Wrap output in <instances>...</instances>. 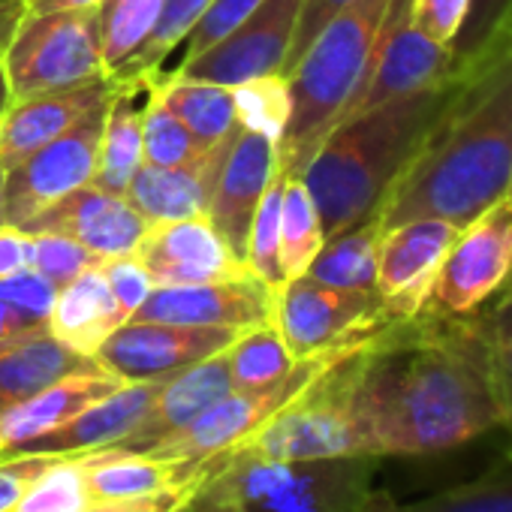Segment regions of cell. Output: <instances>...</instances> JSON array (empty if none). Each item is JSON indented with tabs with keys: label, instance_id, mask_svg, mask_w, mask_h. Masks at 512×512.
Listing matches in <instances>:
<instances>
[{
	"label": "cell",
	"instance_id": "74e56055",
	"mask_svg": "<svg viewBox=\"0 0 512 512\" xmlns=\"http://www.w3.org/2000/svg\"><path fill=\"white\" fill-rule=\"evenodd\" d=\"M235 115L244 130L263 133L275 145L281 142L290 115H293V97H290V79L275 73L263 79H250L244 85L232 88Z\"/></svg>",
	"mask_w": 512,
	"mask_h": 512
},
{
	"label": "cell",
	"instance_id": "f907efd6",
	"mask_svg": "<svg viewBox=\"0 0 512 512\" xmlns=\"http://www.w3.org/2000/svg\"><path fill=\"white\" fill-rule=\"evenodd\" d=\"M34 263V235L19 226L0 223V278L31 269Z\"/></svg>",
	"mask_w": 512,
	"mask_h": 512
},
{
	"label": "cell",
	"instance_id": "e575fe53",
	"mask_svg": "<svg viewBox=\"0 0 512 512\" xmlns=\"http://www.w3.org/2000/svg\"><path fill=\"white\" fill-rule=\"evenodd\" d=\"M226 362H229L232 389H247L284 377L296 365V356L284 344L278 326L263 323L238 332V338L226 347Z\"/></svg>",
	"mask_w": 512,
	"mask_h": 512
},
{
	"label": "cell",
	"instance_id": "30bf717a",
	"mask_svg": "<svg viewBox=\"0 0 512 512\" xmlns=\"http://www.w3.org/2000/svg\"><path fill=\"white\" fill-rule=\"evenodd\" d=\"M512 266V196H500L461 226L422 311L467 317L488 305Z\"/></svg>",
	"mask_w": 512,
	"mask_h": 512
},
{
	"label": "cell",
	"instance_id": "d6a6232c",
	"mask_svg": "<svg viewBox=\"0 0 512 512\" xmlns=\"http://www.w3.org/2000/svg\"><path fill=\"white\" fill-rule=\"evenodd\" d=\"M401 512H512V446L479 476L404 503Z\"/></svg>",
	"mask_w": 512,
	"mask_h": 512
},
{
	"label": "cell",
	"instance_id": "816d5d0a",
	"mask_svg": "<svg viewBox=\"0 0 512 512\" xmlns=\"http://www.w3.org/2000/svg\"><path fill=\"white\" fill-rule=\"evenodd\" d=\"M37 329H46V326H34V323H28L22 314H16L10 305L0 302V344L16 341V338H22V335H31V332H37Z\"/></svg>",
	"mask_w": 512,
	"mask_h": 512
},
{
	"label": "cell",
	"instance_id": "4fadbf2b",
	"mask_svg": "<svg viewBox=\"0 0 512 512\" xmlns=\"http://www.w3.org/2000/svg\"><path fill=\"white\" fill-rule=\"evenodd\" d=\"M235 338V329L127 320L103 341L94 359L124 383H148L223 353Z\"/></svg>",
	"mask_w": 512,
	"mask_h": 512
},
{
	"label": "cell",
	"instance_id": "4316f807",
	"mask_svg": "<svg viewBox=\"0 0 512 512\" xmlns=\"http://www.w3.org/2000/svg\"><path fill=\"white\" fill-rule=\"evenodd\" d=\"M118 82V79H115ZM148 100V79L118 82L115 97L106 106L100 154L91 184L124 196L136 169L142 166V115Z\"/></svg>",
	"mask_w": 512,
	"mask_h": 512
},
{
	"label": "cell",
	"instance_id": "91938a15",
	"mask_svg": "<svg viewBox=\"0 0 512 512\" xmlns=\"http://www.w3.org/2000/svg\"><path fill=\"white\" fill-rule=\"evenodd\" d=\"M187 512H205V509H187Z\"/></svg>",
	"mask_w": 512,
	"mask_h": 512
},
{
	"label": "cell",
	"instance_id": "836d02e7",
	"mask_svg": "<svg viewBox=\"0 0 512 512\" xmlns=\"http://www.w3.org/2000/svg\"><path fill=\"white\" fill-rule=\"evenodd\" d=\"M214 0H163L160 16L145 37V43L136 49V55L112 73L118 82H136V79H151L163 70L166 58L187 40V34L196 28V22L205 16V10Z\"/></svg>",
	"mask_w": 512,
	"mask_h": 512
},
{
	"label": "cell",
	"instance_id": "484cf974",
	"mask_svg": "<svg viewBox=\"0 0 512 512\" xmlns=\"http://www.w3.org/2000/svg\"><path fill=\"white\" fill-rule=\"evenodd\" d=\"M94 365L97 359L64 347L49 329L0 344V413L34 398L55 380Z\"/></svg>",
	"mask_w": 512,
	"mask_h": 512
},
{
	"label": "cell",
	"instance_id": "52a82bcc",
	"mask_svg": "<svg viewBox=\"0 0 512 512\" xmlns=\"http://www.w3.org/2000/svg\"><path fill=\"white\" fill-rule=\"evenodd\" d=\"M353 350L338 356L317 380H311L287 407H281L263 428H256L235 449L272 461L365 455L350 404Z\"/></svg>",
	"mask_w": 512,
	"mask_h": 512
},
{
	"label": "cell",
	"instance_id": "1f68e13d",
	"mask_svg": "<svg viewBox=\"0 0 512 512\" xmlns=\"http://www.w3.org/2000/svg\"><path fill=\"white\" fill-rule=\"evenodd\" d=\"M326 232L320 220V208L302 175H287L281 196V272L284 281L305 275L314 256L323 250Z\"/></svg>",
	"mask_w": 512,
	"mask_h": 512
},
{
	"label": "cell",
	"instance_id": "44dd1931",
	"mask_svg": "<svg viewBox=\"0 0 512 512\" xmlns=\"http://www.w3.org/2000/svg\"><path fill=\"white\" fill-rule=\"evenodd\" d=\"M275 172H278V145L266 139L263 133L241 127L229 148V157L223 163V172H220V181L208 208L211 226L217 229V235L226 241V247L241 263L247 253V235H250L256 205H260Z\"/></svg>",
	"mask_w": 512,
	"mask_h": 512
},
{
	"label": "cell",
	"instance_id": "4dcf8cb0",
	"mask_svg": "<svg viewBox=\"0 0 512 512\" xmlns=\"http://www.w3.org/2000/svg\"><path fill=\"white\" fill-rule=\"evenodd\" d=\"M512 0H467L464 22L449 46L452 79H470L512 46Z\"/></svg>",
	"mask_w": 512,
	"mask_h": 512
},
{
	"label": "cell",
	"instance_id": "9c48e42d",
	"mask_svg": "<svg viewBox=\"0 0 512 512\" xmlns=\"http://www.w3.org/2000/svg\"><path fill=\"white\" fill-rule=\"evenodd\" d=\"M389 323H395V317L386 311L377 290H338L308 275L278 287L275 326L296 359L359 347Z\"/></svg>",
	"mask_w": 512,
	"mask_h": 512
},
{
	"label": "cell",
	"instance_id": "6da1fadb",
	"mask_svg": "<svg viewBox=\"0 0 512 512\" xmlns=\"http://www.w3.org/2000/svg\"><path fill=\"white\" fill-rule=\"evenodd\" d=\"M350 404L365 455H440L503 428L482 314L419 311L350 356Z\"/></svg>",
	"mask_w": 512,
	"mask_h": 512
},
{
	"label": "cell",
	"instance_id": "bcb514c9",
	"mask_svg": "<svg viewBox=\"0 0 512 512\" xmlns=\"http://www.w3.org/2000/svg\"><path fill=\"white\" fill-rule=\"evenodd\" d=\"M106 281H109V290L121 308V314L127 320H133V314L145 305L148 293L154 290L151 278L145 275L142 263L136 260V253H124V256H106L100 263Z\"/></svg>",
	"mask_w": 512,
	"mask_h": 512
},
{
	"label": "cell",
	"instance_id": "7402d4cb",
	"mask_svg": "<svg viewBox=\"0 0 512 512\" xmlns=\"http://www.w3.org/2000/svg\"><path fill=\"white\" fill-rule=\"evenodd\" d=\"M163 380H148V383H124L121 389H115L112 395H106L103 401L91 404L88 410H82L76 419H70L67 425H61L58 431H49L37 440H28L4 455H16V452H34V455H85V452H100V449H112L121 440H127L139 422L145 419L154 395L160 392Z\"/></svg>",
	"mask_w": 512,
	"mask_h": 512
},
{
	"label": "cell",
	"instance_id": "e0dca14e",
	"mask_svg": "<svg viewBox=\"0 0 512 512\" xmlns=\"http://www.w3.org/2000/svg\"><path fill=\"white\" fill-rule=\"evenodd\" d=\"M133 253L154 287H190L247 272V266L217 235L208 214L148 223Z\"/></svg>",
	"mask_w": 512,
	"mask_h": 512
},
{
	"label": "cell",
	"instance_id": "8d00e7d4",
	"mask_svg": "<svg viewBox=\"0 0 512 512\" xmlns=\"http://www.w3.org/2000/svg\"><path fill=\"white\" fill-rule=\"evenodd\" d=\"M91 500L88 455H61L34 476L13 512H79Z\"/></svg>",
	"mask_w": 512,
	"mask_h": 512
},
{
	"label": "cell",
	"instance_id": "7bdbcfd3",
	"mask_svg": "<svg viewBox=\"0 0 512 512\" xmlns=\"http://www.w3.org/2000/svg\"><path fill=\"white\" fill-rule=\"evenodd\" d=\"M0 302L10 305L34 326H46L58 302V287L37 269H22L0 278Z\"/></svg>",
	"mask_w": 512,
	"mask_h": 512
},
{
	"label": "cell",
	"instance_id": "680465c9",
	"mask_svg": "<svg viewBox=\"0 0 512 512\" xmlns=\"http://www.w3.org/2000/svg\"><path fill=\"white\" fill-rule=\"evenodd\" d=\"M506 196H512V178H509V190H506Z\"/></svg>",
	"mask_w": 512,
	"mask_h": 512
},
{
	"label": "cell",
	"instance_id": "9a60e30c",
	"mask_svg": "<svg viewBox=\"0 0 512 512\" xmlns=\"http://www.w3.org/2000/svg\"><path fill=\"white\" fill-rule=\"evenodd\" d=\"M278 287L244 272L226 281L190 284V287H154L133 320L214 326V329H253L275 323Z\"/></svg>",
	"mask_w": 512,
	"mask_h": 512
},
{
	"label": "cell",
	"instance_id": "f35d334b",
	"mask_svg": "<svg viewBox=\"0 0 512 512\" xmlns=\"http://www.w3.org/2000/svg\"><path fill=\"white\" fill-rule=\"evenodd\" d=\"M284 181H287V175L278 166V172L269 181L260 205H256L250 235H247V253H244L247 272H253L256 278H263L272 287L284 284V272H281V196H284Z\"/></svg>",
	"mask_w": 512,
	"mask_h": 512
},
{
	"label": "cell",
	"instance_id": "ba28073f",
	"mask_svg": "<svg viewBox=\"0 0 512 512\" xmlns=\"http://www.w3.org/2000/svg\"><path fill=\"white\" fill-rule=\"evenodd\" d=\"M353 350V347H347ZM347 350H329L317 356L296 359V365L263 386L247 389H229L220 401H214L202 416H196L181 431L163 437L145 455L169 458V461H211L229 449H235L241 440H247L256 428H263L281 407H287L311 380H317L338 356Z\"/></svg>",
	"mask_w": 512,
	"mask_h": 512
},
{
	"label": "cell",
	"instance_id": "cb8c5ba5",
	"mask_svg": "<svg viewBox=\"0 0 512 512\" xmlns=\"http://www.w3.org/2000/svg\"><path fill=\"white\" fill-rule=\"evenodd\" d=\"M121 386H124V380L109 374L103 365H94L88 371H76V374L55 380L34 398L0 413V455L28 443V440H37L49 431H58L61 425H67L82 410L103 401L106 395H112Z\"/></svg>",
	"mask_w": 512,
	"mask_h": 512
},
{
	"label": "cell",
	"instance_id": "7a4b0ae2",
	"mask_svg": "<svg viewBox=\"0 0 512 512\" xmlns=\"http://www.w3.org/2000/svg\"><path fill=\"white\" fill-rule=\"evenodd\" d=\"M512 178V46L458 88L377 208L380 232L413 217L458 226L506 196Z\"/></svg>",
	"mask_w": 512,
	"mask_h": 512
},
{
	"label": "cell",
	"instance_id": "d590c367",
	"mask_svg": "<svg viewBox=\"0 0 512 512\" xmlns=\"http://www.w3.org/2000/svg\"><path fill=\"white\" fill-rule=\"evenodd\" d=\"M160 7L163 0H103L97 7L100 55L109 76L124 67L145 43L160 16Z\"/></svg>",
	"mask_w": 512,
	"mask_h": 512
},
{
	"label": "cell",
	"instance_id": "ac0fdd59",
	"mask_svg": "<svg viewBox=\"0 0 512 512\" xmlns=\"http://www.w3.org/2000/svg\"><path fill=\"white\" fill-rule=\"evenodd\" d=\"M241 127H235L229 136L220 142L208 145L196 157L178 163V166H148L142 163L124 193V199L148 220V223H163V220H184V217H199L208 214L223 163L229 157V148L235 142Z\"/></svg>",
	"mask_w": 512,
	"mask_h": 512
},
{
	"label": "cell",
	"instance_id": "c3c4849f",
	"mask_svg": "<svg viewBox=\"0 0 512 512\" xmlns=\"http://www.w3.org/2000/svg\"><path fill=\"white\" fill-rule=\"evenodd\" d=\"M353 0H302V13H299V22H296V34H293V43H290V55H287V64L281 70V76H290V70L299 64V58L308 52V46L317 40V34L347 7Z\"/></svg>",
	"mask_w": 512,
	"mask_h": 512
},
{
	"label": "cell",
	"instance_id": "6f0895ef",
	"mask_svg": "<svg viewBox=\"0 0 512 512\" xmlns=\"http://www.w3.org/2000/svg\"><path fill=\"white\" fill-rule=\"evenodd\" d=\"M500 293H512V266H509V275H506V281H503Z\"/></svg>",
	"mask_w": 512,
	"mask_h": 512
},
{
	"label": "cell",
	"instance_id": "5bb4252c",
	"mask_svg": "<svg viewBox=\"0 0 512 512\" xmlns=\"http://www.w3.org/2000/svg\"><path fill=\"white\" fill-rule=\"evenodd\" d=\"M458 232L461 226L452 220L413 217L380 235L377 296L395 320H410L425 308L443 256Z\"/></svg>",
	"mask_w": 512,
	"mask_h": 512
},
{
	"label": "cell",
	"instance_id": "db71d44e",
	"mask_svg": "<svg viewBox=\"0 0 512 512\" xmlns=\"http://www.w3.org/2000/svg\"><path fill=\"white\" fill-rule=\"evenodd\" d=\"M103 0H25V13H58V10H88Z\"/></svg>",
	"mask_w": 512,
	"mask_h": 512
},
{
	"label": "cell",
	"instance_id": "f1b7e54d",
	"mask_svg": "<svg viewBox=\"0 0 512 512\" xmlns=\"http://www.w3.org/2000/svg\"><path fill=\"white\" fill-rule=\"evenodd\" d=\"M380 223L377 217H368L332 238H326L323 250L314 256L308 278L338 287V290H359L374 293L377 290V244H380Z\"/></svg>",
	"mask_w": 512,
	"mask_h": 512
},
{
	"label": "cell",
	"instance_id": "7c38bea8",
	"mask_svg": "<svg viewBox=\"0 0 512 512\" xmlns=\"http://www.w3.org/2000/svg\"><path fill=\"white\" fill-rule=\"evenodd\" d=\"M299 13L302 0H263L229 37L190 61H178L169 76L223 88L275 76L287 64Z\"/></svg>",
	"mask_w": 512,
	"mask_h": 512
},
{
	"label": "cell",
	"instance_id": "9f6ffc18",
	"mask_svg": "<svg viewBox=\"0 0 512 512\" xmlns=\"http://www.w3.org/2000/svg\"><path fill=\"white\" fill-rule=\"evenodd\" d=\"M4 181H7V166L0 163V202H4Z\"/></svg>",
	"mask_w": 512,
	"mask_h": 512
},
{
	"label": "cell",
	"instance_id": "ab89813d",
	"mask_svg": "<svg viewBox=\"0 0 512 512\" xmlns=\"http://www.w3.org/2000/svg\"><path fill=\"white\" fill-rule=\"evenodd\" d=\"M205 151L193 139V133L181 124V118L166 106L157 85L148 79V100L142 115V163L148 166H178Z\"/></svg>",
	"mask_w": 512,
	"mask_h": 512
},
{
	"label": "cell",
	"instance_id": "ffe728a7",
	"mask_svg": "<svg viewBox=\"0 0 512 512\" xmlns=\"http://www.w3.org/2000/svg\"><path fill=\"white\" fill-rule=\"evenodd\" d=\"M115 91H118V82L112 76H103V79H94L67 91L13 100L4 118H0V163L7 169L19 166L37 148L64 136L91 112L106 106L115 97Z\"/></svg>",
	"mask_w": 512,
	"mask_h": 512
},
{
	"label": "cell",
	"instance_id": "11a10c76",
	"mask_svg": "<svg viewBox=\"0 0 512 512\" xmlns=\"http://www.w3.org/2000/svg\"><path fill=\"white\" fill-rule=\"evenodd\" d=\"M10 103H13V97H10V82H7L4 67H0V118H4V112H7Z\"/></svg>",
	"mask_w": 512,
	"mask_h": 512
},
{
	"label": "cell",
	"instance_id": "603a6c76",
	"mask_svg": "<svg viewBox=\"0 0 512 512\" xmlns=\"http://www.w3.org/2000/svg\"><path fill=\"white\" fill-rule=\"evenodd\" d=\"M229 389H232V377H229V362H226V350H223L211 359H202V362L166 377L160 383V392L154 395L145 419L139 422V428L112 449H121V452L151 449L163 437L181 431L196 416H202Z\"/></svg>",
	"mask_w": 512,
	"mask_h": 512
},
{
	"label": "cell",
	"instance_id": "277c9868",
	"mask_svg": "<svg viewBox=\"0 0 512 512\" xmlns=\"http://www.w3.org/2000/svg\"><path fill=\"white\" fill-rule=\"evenodd\" d=\"M392 7L395 0H353L290 70L293 115L278 142V166L284 175L305 172L323 139L359 97Z\"/></svg>",
	"mask_w": 512,
	"mask_h": 512
},
{
	"label": "cell",
	"instance_id": "7dc6e473",
	"mask_svg": "<svg viewBox=\"0 0 512 512\" xmlns=\"http://www.w3.org/2000/svg\"><path fill=\"white\" fill-rule=\"evenodd\" d=\"M467 13V0H410V25L434 40L437 46H452Z\"/></svg>",
	"mask_w": 512,
	"mask_h": 512
},
{
	"label": "cell",
	"instance_id": "83f0119b",
	"mask_svg": "<svg viewBox=\"0 0 512 512\" xmlns=\"http://www.w3.org/2000/svg\"><path fill=\"white\" fill-rule=\"evenodd\" d=\"M88 455V485L94 497H142L205 473L211 461H169L145 452L100 449Z\"/></svg>",
	"mask_w": 512,
	"mask_h": 512
},
{
	"label": "cell",
	"instance_id": "2e32d148",
	"mask_svg": "<svg viewBox=\"0 0 512 512\" xmlns=\"http://www.w3.org/2000/svg\"><path fill=\"white\" fill-rule=\"evenodd\" d=\"M449 79H452V52L446 46H437L434 40H428L410 25V0H395L380 49L368 70V79L341 121L377 109L383 103L437 88Z\"/></svg>",
	"mask_w": 512,
	"mask_h": 512
},
{
	"label": "cell",
	"instance_id": "60d3db41",
	"mask_svg": "<svg viewBox=\"0 0 512 512\" xmlns=\"http://www.w3.org/2000/svg\"><path fill=\"white\" fill-rule=\"evenodd\" d=\"M485 335L494 356V374L503 401V431L512 446V293H497L488 305L479 308Z\"/></svg>",
	"mask_w": 512,
	"mask_h": 512
},
{
	"label": "cell",
	"instance_id": "3957f363",
	"mask_svg": "<svg viewBox=\"0 0 512 512\" xmlns=\"http://www.w3.org/2000/svg\"><path fill=\"white\" fill-rule=\"evenodd\" d=\"M458 79L383 103L341 121L317 148L302 178L320 208L326 238L377 214L383 196L413 160L452 100Z\"/></svg>",
	"mask_w": 512,
	"mask_h": 512
},
{
	"label": "cell",
	"instance_id": "d4e9b609",
	"mask_svg": "<svg viewBox=\"0 0 512 512\" xmlns=\"http://www.w3.org/2000/svg\"><path fill=\"white\" fill-rule=\"evenodd\" d=\"M124 323H127V317L121 314L103 269L94 266L58 290V302L52 308L46 329L64 347L94 359V353L103 347V341Z\"/></svg>",
	"mask_w": 512,
	"mask_h": 512
},
{
	"label": "cell",
	"instance_id": "681fc988",
	"mask_svg": "<svg viewBox=\"0 0 512 512\" xmlns=\"http://www.w3.org/2000/svg\"><path fill=\"white\" fill-rule=\"evenodd\" d=\"M52 461V455H34V452H16L0 455V512H13L34 482V476Z\"/></svg>",
	"mask_w": 512,
	"mask_h": 512
},
{
	"label": "cell",
	"instance_id": "ee69618b",
	"mask_svg": "<svg viewBox=\"0 0 512 512\" xmlns=\"http://www.w3.org/2000/svg\"><path fill=\"white\" fill-rule=\"evenodd\" d=\"M260 4H263V0H214V4L205 10V16L196 22V28L187 34L181 61H190V58L208 52L211 46H217L223 37H229Z\"/></svg>",
	"mask_w": 512,
	"mask_h": 512
},
{
	"label": "cell",
	"instance_id": "f5cc1de1",
	"mask_svg": "<svg viewBox=\"0 0 512 512\" xmlns=\"http://www.w3.org/2000/svg\"><path fill=\"white\" fill-rule=\"evenodd\" d=\"M22 16H25V0H0V55H4Z\"/></svg>",
	"mask_w": 512,
	"mask_h": 512
},
{
	"label": "cell",
	"instance_id": "8992f818",
	"mask_svg": "<svg viewBox=\"0 0 512 512\" xmlns=\"http://www.w3.org/2000/svg\"><path fill=\"white\" fill-rule=\"evenodd\" d=\"M0 67L13 100L67 91L109 76L100 55L97 7L25 13L16 25Z\"/></svg>",
	"mask_w": 512,
	"mask_h": 512
},
{
	"label": "cell",
	"instance_id": "f546056e",
	"mask_svg": "<svg viewBox=\"0 0 512 512\" xmlns=\"http://www.w3.org/2000/svg\"><path fill=\"white\" fill-rule=\"evenodd\" d=\"M151 82L157 85L166 106L181 118V124L193 133V139L199 145L208 148V145L220 142L223 136H229L235 127H241L238 115H235L232 88L211 85V82L175 79L163 70L157 76H151Z\"/></svg>",
	"mask_w": 512,
	"mask_h": 512
},
{
	"label": "cell",
	"instance_id": "d6986e66",
	"mask_svg": "<svg viewBox=\"0 0 512 512\" xmlns=\"http://www.w3.org/2000/svg\"><path fill=\"white\" fill-rule=\"evenodd\" d=\"M25 232H61L85 244L100 260L133 253L148 220L118 193L85 184L22 226Z\"/></svg>",
	"mask_w": 512,
	"mask_h": 512
},
{
	"label": "cell",
	"instance_id": "f6af8a7d",
	"mask_svg": "<svg viewBox=\"0 0 512 512\" xmlns=\"http://www.w3.org/2000/svg\"><path fill=\"white\" fill-rule=\"evenodd\" d=\"M208 470L205 473H196V476H190V479H184L178 485H169L163 491L142 494V497H94L79 512H187V506L196 497L199 485L205 482Z\"/></svg>",
	"mask_w": 512,
	"mask_h": 512
},
{
	"label": "cell",
	"instance_id": "8fae6325",
	"mask_svg": "<svg viewBox=\"0 0 512 512\" xmlns=\"http://www.w3.org/2000/svg\"><path fill=\"white\" fill-rule=\"evenodd\" d=\"M106 106L91 112L64 136L37 148L19 166L7 169L0 223L22 229L28 220L43 214L49 205H55L67 193L91 184L94 169H97V154H100Z\"/></svg>",
	"mask_w": 512,
	"mask_h": 512
},
{
	"label": "cell",
	"instance_id": "5b68a950",
	"mask_svg": "<svg viewBox=\"0 0 512 512\" xmlns=\"http://www.w3.org/2000/svg\"><path fill=\"white\" fill-rule=\"evenodd\" d=\"M377 455L272 461L241 449L214 458L187 509L205 512H362Z\"/></svg>",
	"mask_w": 512,
	"mask_h": 512
},
{
	"label": "cell",
	"instance_id": "94428289",
	"mask_svg": "<svg viewBox=\"0 0 512 512\" xmlns=\"http://www.w3.org/2000/svg\"><path fill=\"white\" fill-rule=\"evenodd\" d=\"M509 37H512V25H509Z\"/></svg>",
	"mask_w": 512,
	"mask_h": 512
},
{
	"label": "cell",
	"instance_id": "b9f144b4",
	"mask_svg": "<svg viewBox=\"0 0 512 512\" xmlns=\"http://www.w3.org/2000/svg\"><path fill=\"white\" fill-rule=\"evenodd\" d=\"M31 235H34L31 269L46 275L58 290L76 281L85 269H94L103 263L97 253H91L85 244H79L70 235H61V232H31Z\"/></svg>",
	"mask_w": 512,
	"mask_h": 512
}]
</instances>
